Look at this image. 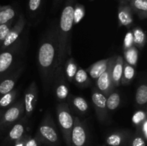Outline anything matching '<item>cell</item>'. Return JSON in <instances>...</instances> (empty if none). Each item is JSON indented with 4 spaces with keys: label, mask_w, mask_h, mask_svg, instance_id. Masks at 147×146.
Masks as SVG:
<instances>
[{
    "label": "cell",
    "mask_w": 147,
    "mask_h": 146,
    "mask_svg": "<svg viewBox=\"0 0 147 146\" xmlns=\"http://www.w3.org/2000/svg\"><path fill=\"white\" fill-rule=\"evenodd\" d=\"M37 63L43 88L45 91L48 92L58 63V38L56 24L47 29L42 39L38 50Z\"/></svg>",
    "instance_id": "cell-1"
},
{
    "label": "cell",
    "mask_w": 147,
    "mask_h": 146,
    "mask_svg": "<svg viewBox=\"0 0 147 146\" xmlns=\"http://www.w3.org/2000/svg\"><path fill=\"white\" fill-rule=\"evenodd\" d=\"M75 0H66L57 26L58 38V66H63L67 56L71 54V37L73 24Z\"/></svg>",
    "instance_id": "cell-2"
},
{
    "label": "cell",
    "mask_w": 147,
    "mask_h": 146,
    "mask_svg": "<svg viewBox=\"0 0 147 146\" xmlns=\"http://www.w3.org/2000/svg\"><path fill=\"white\" fill-rule=\"evenodd\" d=\"M40 143L47 146H59L60 139L53 118L50 113H47L42 120L35 136Z\"/></svg>",
    "instance_id": "cell-3"
},
{
    "label": "cell",
    "mask_w": 147,
    "mask_h": 146,
    "mask_svg": "<svg viewBox=\"0 0 147 146\" xmlns=\"http://www.w3.org/2000/svg\"><path fill=\"white\" fill-rule=\"evenodd\" d=\"M57 123L67 146H70V133L74 124V117L66 102H60L56 108Z\"/></svg>",
    "instance_id": "cell-4"
},
{
    "label": "cell",
    "mask_w": 147,
    "mask_h": 146,
    "mask_svg": "<svg viewBox=\"0 0 147 146\" xmlns=\"http://www.w3.org/2000/svg\"><path fill=\"white\" fill-rule=\"evenodd\" d=\"M24 100L17 101L4 112L0 118V135L11 128L16 123L24 117Z\"/></svg>",
    "instance_id": "cell-5"
},
{
    "label": "cell",
    "mask_w": 147,
    "mask_h": 146,
    "mask_svg": "<svg viewBox=\"0 0 147 146\" xmlns=\"http://www.w3.org/2000/svg\"><path fill=\"white\" fill-rule=\"evenodd\" d=\"M53 92L60 102H65L69 95V84L63 71V66H58L54 73L52 82Z\"/></svg>",
    "instance_id": "cell-6"
},
{
    "label": "cell",
    "mask_w": 147,
    "mask_h": 146,
    "mask_svg": "<svg viewBox=\"0 0 147 146\" xmlns=\"http://www.w3.org/2000/svg\"><path fill=\"white\" fill-rule=\"evenodd\" d=\"M89 132L86 121L74 117V124L70 133V146H88Z\"/></svg>",
    "instance_id": "cell-7"
},
{
    "label": "cell",
    "mask_w": 147,
    "mask_h": 146,
    "mask_svg": "<svg viewBox=\"0 0 147 146\" xmlns=\"http://www.w3.org/2000/svg\"><path fill=\"white\" fill-rule=\"evenodd\" d=\"M20 47V42L17 40L10 47L0 53V80L9 73L14 63Z\"/></svg>",
    "instance_id": "cell-8"
},
{
    "label": "cell",
    "mask_w": 147,
    "mask_h": 146,
    "mask_svg": "<svg viewBox=\"0 0 147 146\" xmlns=\"http://www.w3.org/2000/svg\"><path fill=\"white\" fill-rule=\"evenodd\" d=\"M27 127V117L24 116L10 128L0 146H14L16 142L25 134Z\"/></svg>",
    "instance_id": "cell-9"
},
{
    "label": "cell",
    "mask_w": 147,
    "mask_h": 146,
    "mask_svg": "<svg viewBox=\"0 0 147 146\" xmlns=\"http://www.w3.org/2000/svg\"><path fill=\"white\" fill-rule=\"evenodd\" d=\"M91 97L98 120L100 123H106L109 113L106 107V97L94 87L92 90Z\"/></svg>",
    "instance_id": "cell-10"
},
{
    "label": "cell",
    "mask_w": 147,
    "mask_h": 146,
    "mask_svg": "<svg viewBox=\"0 0 147 146\" xmlns=\"http://www.w3.org/2000/svg\"><path fill=\"white\" fill-rule=\"evenodd\" d=\"M115 57L116 56H111L107 70L96 80L97 89L106 97H108L109 94L113 91V89H114V86H113V82H112L111 69Z\"/></svg>",
    "instance_id": "cell-11"
},
{
    "label": "cell",
    "mask_w": 147,
    "mask_h": 146,
    "mask_svg": "<svg viewBox=\"0 0 147 146\" xmlns=\"http://www.w3.org/2000/svg\"><path fill=\"white\" fill-rule=\"evenodd\" d=\"M38 100V88L34 81L31 82L24 92V105L25 117H30L34 113Z\"/></svg>",
    "instance_id": "cell-12"
},
{
    "label": "cell",
    "mask_w": 147,
    "mask_h": 146,
    "mask_svg": "<svg viewBox=\"0 0 147 146\" xmlns=\"http://www.w3.org/2000/svg\"><path fill=\"white\" fill-rule=\"evenodd\" d=\"M25 24L26 20L24 19V15L23 14H20L19 16L18 19L16 21L14 26L11 27L8 35L7 36L4 41L3 42L2 44L0 47V48H1V50L2 51L6 50L7 48H8L9 47H10L11 44L15 43L19 40V37L21 34V33L22 32L24 26H25Z\"/></svg>",
    "instance_id": "cell-13"
},
{
    "label": "cell",
    "mask_w": 147,
    "mask_h": 146,
    "mask_svg": "<svg viewBox=\"0 0 147 146\" xmlns=\"http://www.w3.org/2000/svg\"><path fill=\"white\" fill-rule=\"evenodd\" d=\"M132 134L128 130H116L108 135L105 142L108 146H126Z\"/></svg>",
    "instance_id": "cell-14"
},
{
    "label": "cell",
    "mask_w": 147,
    "mask_h": 146,
    "mask_svg": "<svg viewBox=\"0 0 147 146\" xmlns=\"http://www.w3.org/2000/svg\"><path fill=\"white\" fill-rule=\"evenodd\" d=\"M118 20L119 27H126L129 28L133 25V11L129 2L119 1V6L118 8Z\"/></svg>",
    "instance_id": "cell-15"
},
{
    "label": "cell",
    "mask_w": 147,
    "mask_h": 146,
    "mask_svg": "<svg viewBox=\"0 0 147 146\" xmlns=\"http://www.w3.org/2000/svg\"><path fill=\"white\" fill-rule=\"evenodd\" d=\"M22 72V67H19L15 71L6 74L0 80V97L14 90L17 80Z\"/></svg>",
    "instance_id": "cell-16"
},
{
    "label": "cell",
    "mask_w": 147,
    "mask_h": 146,
    "mask_svg": "<svg viewBox=\"0 0 147 146\" xmlns=\"http://www.w3.org/2000/svg\"><path fill=\"white\" fill-rule=\"evenodd\" d=\"M67 104L76 113L80 115H85L89 110V105L86 99L80 96L68 95L67 98Z\"/></svg>",
    "instance_id": "cell-17"
},
{
    "label": "cell",
    "mask_w": 147,
    "mask_h": 146,
    "mask_svg": "<svg viewBox=\"0 0 147 146\" xmlns=\"http://www.w3.org/2000/svg\"><path fill=\"white\" fill-rule=\"evenodd\" d=\"M111 57L104 60H99L86 69V72L90 76L92 79L96 80L108 68Z\"/></svg>",
    "instance_id": "cell-18"
},
{
    "label": "cell",
    "mask_w": 147,
    "mask_h": 146,
    "mask_svg": "<svg viewBox=\"0 0 147 146\" xmlns=\"http://www.w3.org/2000/svg\"><path fill=\"white\" fill-rule=\"evenodd\" d=\"M123 57L121 55H116L111 69V77L113 86L119 87L121 85L122 73H123Z\"/></svg>",
    "instance_id": "cell-19"
},
{
    "label": "cell",
    "mask_w": 147,
    "mask_h": 146,
    "mask_svg": "<svg viewBox=\"0 0 147 146\" xmlns=\"http://www.w3.org/2000/svg\"><path fill=\"white\" fill-rule=\"evenodd\" d=\"M129 3L133 13L137 14L140 19H146L147 0H130Z\"/></svg>",
    "instance_id": "cell-20"
},
{
    "label": "cell",
    "mask_w": 147,
    "mask_h": 146,
    "mask_svg": "<svg viewBox=\"0 0 147 146\" xmlns=\"http://www.w3.org/2000/svg\"><path fill=\"white\" fill-rule=\"evenodd\" d=\"M63 65H64L63 71H64L65 77L69 82H72L78 68V66L73 57H70V58L66 60Z\"/></svg>",
    "instance_id": "cell-21"
},
{
    "label": "cell",
    "mask_w": 147,
    "mask_h": 146,
    "mask_svg": "<svg viewBox=\"0 0 147 146\" xmlns=\"http://www.w3.org/2000/svg\"><path fill=\"white\" fill-rule=\"evenodd\" d=\"M73 82H74L76 85L81 88H86V87H89L91 83L88 73L86 72V70H83L80 67H78V68Z\"/></svg>",
    "instance_id": "cell-22"
},
{
    "label": "cell",
    "mask_w": 147,
    "mask_h": 146,
    "mask_svg": "<svg viewBox=\"0 0 147 146\" xmlns=\"http://www.w3.org/2000/svg\"><path fill=\"white\" fill-rule=\"evenodd\" d=\"M134 45L137 49H142L146 42V36L144 31L139 27H134L132 30Z\"/></svg>",
    "instance_id": "cell-23"
},
{
    "label": "cell",
    "mask_w": 147,
    "mask_h": 146,
    "mask_svg": "<svg viewBox=\"0 0 147 146\" xmlns=\"http://www.w3.org/2000/svg\"><path fill=\"white\" fill-rule=\"evenodd\" d=\"M135 74H136V71H135L134 67L124 61L123 73H122L121 80V84L128 85L130 84L134 78Z\"/></svg>",
    "instance_id": "cell-24"
},
{
    "label": "cell",
    "mask_w": 147,
    "mask_h": 146,
    "mask_svg": "<svg viewBox=\"0 0 147 146\" xmlns=\"http://www.w3.org/2000/svg\"><path fill=\"white\" fill-rule=\"evenodd\" d=\"M15 17L16 11L12 7L9 5L1 6L0 9V24L14 20Z\"/></svg>",
    "instance_id": "cell-25"
},
{
    "label": "cell",
    "mask_w": 147,
    "mask_h": 146,
    "mask_svg": "<svg viewBox=\"0 0 147 146\" xmlns=\"http://www.w3.org/2000/svg\"><path fill=\"white\" fill-rule=\"evenodd\" d=\"M124 54V61L134 67H136L138 62V56H139V50L135 46L130 47L126 50H123Z\"/></svg>",
    "instance_id": "cell-26"
},
{
    "label": "cell",
    "mask_w": 147,
    "mask_h": 146,
    "mask_svg": "<svg viewBox=\"0 0 147 146\" xmlns=\"http://www.w3.org/2000/svg\"><path fill=\"white\" fill-rule=\"evenodd\" d=\"M17 93H18V91L17 90H13L9 92L1 95L0 97V109L4 110L12 105L14 100L17 97Z\"/></svg>",
    "instance_id": "cell-27"
},
{
    "label": "cell",
    "mask_w": 147,
    "mask_h": 146,
    "mask_svg": "<svg viewBox=\"0 0 147 146\" xmlns=\"http://www.w3.org/2000/svg\"><path fill=\"white\" fill-rule=\"evenodd\" d=\"M121 103L120 94L117 92H111L106 98V107L108 111H113L119 107Z\"/></svg>",
    "instance_id": "cell-28"
},
{
    "label": "cell",
    "mask_w": 147,
    "mask_h": 146,
    "mask_svg": "<svg viewBox=\"0 0 147 146\" xmlns=\"http://www.w3.org/2000/svg\"><path fill=\"white\" fill-rule=\"evenodd\" d=\"M135 102L138 106H144L147 102V86L145 83L140 84L135 94Z\"/></svg>",
    "instance_id": "cell-29"
},
{
    "label": "cell",
    "mask_w": 147,
    "mask_h": 146,
    "mask_svg": "<svg viewBox=\"0 0 147 146\" xmlns=\"http://www.w3.org/2000/svg\"><path fill=\"white\" fill-rule=\"evenodd\" d=\"M85 14L86 10L83 4L79 3L75 4L73 9V24H78L85 17Z\"/></svg>",
    "instance_id": "cell-30"
},
{
    "label": "cell",
    "mask_w": 147,
    "mask_h": 146,
    "mask_svg": "<svg viewBox=\"0 0 147 146\" xmlns=\"http://www.w3.org/2000/svg\"><path fill=\"white\" fill-rule=\"evenodd\" d=\"M126 146H146V140L137 133L132 134Z\"/></svg>",
    "instance_id": "cell-31"
},
{
    "label": "cell",
    "mask_w": 147,
    "mask_h": 146,
    "mask_svg": "<svg viewBox=\"0 0 147 146\" xmlns=\"http://www.w3.org/2000/svg\"><path fill=\"white\" fill-rule=\"evenodd\" d=\"M14 21V19L11 20V21L4 23V24H0V47L2 44L3 42L4 41L7 36L8 35L9 31L11 30Z\"/></svg>",
    "instance_id": "cell-32"
},
{
    "label": "cell",
    "mask_w": 147,
    "mask_h": 146,
    "mask_svg": "<svg viewBox=\"0 0 147 146\" xmlns=\"http://www.w3.org/2000/svg\"><path fill=\"white\" fill-rule=\"evenodd\" d=\"M145 120H146V113L142 110L135 112L132 117V122L136 127L142 124Z\"/></svg>",
    "instance_id": "cell-33"
},
{
    "label": "cell",
    "mask_w": 147,
    "mask_h": 146,
    "mask_svg": "<svg viewBox=\"0 0 147 146\" xmlns=\"http://www.w3.org/2000/svg\"><path fill=\"white\" fill-rule=\"evenodd\" d=\"M42 0H29L28 2V9L30 14H36L40 10L41 7Z\"/></svg>",
    "instance_id": "cell-34"
},
{
    "label": "cell",
    "mask_w": 147,
    "mask_h": 146,
    "mask_svg": "<svg viewBox=\"0 0 147 146\" xmlns=\"http://www.w3.org/2000/svg\"><path fill=\"white\" fill-rule=\"evenodd\" d=\"M134 45V40H133V34H132V31H129L126 33L125 36L124 41H123V50H126L130 47H133Z\"/></svg>",
    "instance_id": "cell-35"
},
{
    "label": "cell",
    "mask_w": 147,
    "mask_h": 146,
    "mask_svg": "<svg viewBox=\"0 0 147 146\" xmlns=\"http://www.w3.org/2000/svg\"><path fill=\"white\" fill-rule=\"evenodd\" d=\"M40 142L36 139L35 137H32L30 135H24V144L23 146H39Z\"/></svg>",
    "instance_id": "cell-36"
},
{
    "label": "cell",
    "mask_w": 147,
    "mask_h": 146,
    "mask_svg": "<svg viewBox=\"0 0 147 146\" xmlns=\"http://www.w3.org/2000/svg\"><path fill=\"white\" fill-rule=\"evenodd\" d=\"M136 133L143 136L145 140H147V119L139 126L136 127Z\"/></svg>",
    "instance_id": "cell-37"
},
{
    "label": "cell",
    "mask_w": 147,
    "mask_h": 146,
    "mask_svg": "<svg viewBox=\"0 0 147 146\" xmlns=\"http://www.w3.org/2000/svg\"><path fill=\"white\" fill-rule=\"evenodd\" d=\"M62 1H63V0H54V1H53V10H55L57 8V7L60 5V4L62 2Z\"/></svg>",
    "instance_id": "cell-38"
},
{
    "label": "cell",
    "mask_w": 147,
    "mask_h": 146,
    "mask_svg": "<svg viewBox=\"0 0 147 146\" xmlns=\"http://www.w3.org/2000/svg\"><path fill=\"white\" fill-rule=\"evenodd\" d=\"M4 110H3V109H0V118H1V115H2V114L4 113Z\"/></svg>",
    "instance_id": "cell-39"
},
{
    "label": "cell",
    "mask_w": 147,
    "mask_h": 146,
    "mask_svg": "<svg viewBox=\"0 0 147 146\" xmlns=\"http://www.w3.org/2000/svg\"><path fill=\"white\" fill-rule=\"evenodd\" d=\"M119 1H126V2H129V0H119Z\"/></svg>",
    "instance_id": "cell-40"
},
{
    "label": "cell",
    "mask_w": 147,
    "mask_h": 146,
    "mask_svg": "<svg viewBox=\"0 0 147 146\" xmlns=\"http://www.w3.org/2000/svg\"><path fill=\"white\" fill-rule=\"evenodd\" d=\"M1 6H0V9H1Z\"/></svg>",
    "instance_id": "cell-41"
},
{
    "label": "cell",
    "mask_w": 147,
    "mask_h": 146,
    "mask_svg": "<svg viewBox=\"0 0 147 146\" xmlns=\"http://www.w3.org/2000/svg\"><path fill=\"white\" fill-rule=\"evenodd\" d=\"M90 1H93V0H90Z\"/></svg>",
    "instance_id": "cell-42"
},
{
    "label": "cell",
    "mask_w": 147,
    "mask_h": 146,
    "mask_svg": "<svg viewBox=\"0 0 147 146\" xmlns=\"http://www.w3.org/2000/svg\"><path fill=\"white\" fill-rule=\"evenodd\" d=\"M103 146H106V145H103Z\"/></svg>",
    "instance_id": "cell-43"
},
{
    "label": "cell",
    "mask_w": 147,
    "mask_h": 146,
    "mask_svg": "<svg viewBox=\"0 0 147 146\" xmlns=\"http://www.w3.org/2000/svg\"><path fill=\"white\" fill-rule=\"evenodd\" d=\"M129 1H130V0H129Z\"/></svg>",
    "instance_id": "cell-44"
},
{
    "label": "cell",
    "mask_w": 147,
    "mask_h": 146,
    "mask_svg": "<svg viewBox=\"0 0 147 146\" xmlns=\"http://www.w3.org/2000/svg\"></svg>",
    "instance_id": "cell-45"
}]
</instances>
